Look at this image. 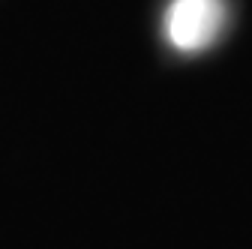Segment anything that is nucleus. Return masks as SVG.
I'll use <instances>...</instances> for the list:
<instances>
[{"label":"nucleus","instance_id":"obj_1","mask_svg":"<svg viewBox=\"0 0 252 249\" xmlns=\"http://www.w3.org/2000/svg\"><path fill=\"white\" fill-rule=\"evenodd\" d=\"M225 24V3L222 0H174L165 30L174 48L180 51H201L207 48Z\"/></svg>","mask_w":252,"mask_h":249}]
</instances>
